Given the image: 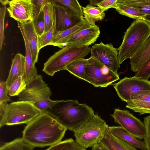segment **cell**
Wrapping results in <instances>:
<instances>
[{
    "mask_svg": "<svg viewBox=\"0 0 150 150\" xmlns=\"http://www.w3.org/2000/svg\"><path fill=\"white\" fill-rule=\"evenodd\" d=\"M67 130L49 114L43 113L27 124L22 138L34 147L51 146L61 141Z\"/></svg>",
    "mask_w": 150,
    "mask_h": 150,
    "instance_id": "obj_1",
    "label": "cell"
},
{
    "mask_svg": "<svg viewBox=\"0 0 150 150\" xmlns=\"http://www.w3.org/2000/svg\"><path fill=\"white\" fill-rule=\"evenodd\" d=\"M57 33L55 24L48 31L44 33L38 37V48L39 50L44 47L49 45L54 36Z\"/></svg>",
    "mask_w": 150,
    "mask_h": 150,
    "instance_id": "obj_32",
    "label": "cell"
},
{
    "mask_svg": "<svg viewBox=\"0 0 150 150\" xmlns=\"http://www.w3.org/2000/svg\"><path fill=\"white\" fill-rule=\"evenodd\" d=\"M130 101L139 102L150 101V91L143 90L134 94L131 96L129 102Z\"/></svg>",
    "mask_w": 150,
    "mask_h": 150,
    "instance_id": "obj_35",
    "label": "cell"
},
{
    "mask_svg": "<svg viewBox=\"0 0 150 150\" xmlns=\"http://www.w3.org/2000/svg\"><path fill=\"white\" fill-rule=\"evenodd\" d=\"M108 150H138L112 135L108 131L100 142Z\"/></svg>",
    "mask_w": 150,
    "mask_h": 150,
    "instance_id": "obj_21",
    "label": "cell"
},
{
    "mask_svg": "<svg viewBox=\"0 0 150 150\" xmlns=\"http://www.w3.org/2000/svg\"><path fill=\"white\" fill-rule=\"evenodd\" d=\"M134 76L142 79L148 80L150 77V58L142 68L135 73Z\"/></svg>",
    "mask_w": 150,
    "mask_h": 150,
    "instance_id": "obj_38",
    "label": "cell"
},
{
    "mask_svg": "<svg viewBox=\"0 0 150 150\" xmlns=\"http://www.w3.org/2000/svg\"><path fill=\"white\" fill-rule=\"evenodd\" d=\"M21 23L28 41L32 54L33 63L35 65L38 60L40 51L38 48V37L32 21Z\"/></svg>",
    "mask_w": 150,
    "mask_h": 150,
    "instance_id": "obj_17",
    "label": "cell"
},
{
    "mask_svg": "<svg viewBox=\"0 0 150 150\" xmlns=\"http://www.w3.org/2000/svg\"><path fill=\"white\" fill-rule=\"evenodd\" d=\"M108 126L97 114L74 131L75 142L86 149L100 142L108 131Z\"/></svg>",
    "mask_w": 150,
    "mask_h": 150,
    "instance_id": "obj_6",
    "label": "cell"
},
{
    "mask_svg": "<svg viewBox=\"0 0 150 150\" xmlns=\"http://www.w3.org/2000/svg\"><path fill=\"white\" fill-rule=\"evenodd\" d=\"M100 34V28L97 25L84 29L67 40L62 48L67 46H89L95 43Z\"/></svg>",
    "mask_w": 150,
    "mask_h": 150,
    "instance_id": "obj_14",
    "label": "cell"
},
{
    "mask_svg": "<svg viewBox=\"0 0 150 150\" xmlns=\"http://www.w3.org/2000/svg\"><path fill=\"white\" fill-rule=\"evenodd\" d=\"M1 3L3 5L6 6L7 4H9L10 1L8 0H1L0 1Z\"/></svg>",
    "mask_w": 150,
    "mask_h": 150,
    "instance_id": "obj_43",
    "label": "cell"
},
{
    "mask_svg": "<svg viewBox=\"0 0 150 150\" xmlns=\"http://www.w3.org/2000/svg\"><path fill=\"white\" fill-rule=\"evenodd\" d=\"M117 4L115 9L120 14L136 20H144V17L146 15V14L133 8L120 4Z\"/></svg>",
    "mask_w": 150,
    "mask_h": 150,
    "instance_id": "obj_26",
    "label": "cell"
},
{
    "mask_svg": "<svg viewBox=\"0 0 150 150\" xmlns=\"http://www.w3.org/2000/svg\"><path fill=\"white\" fill-rule=\"evenodd\" d=\"M113 85L118 96L127 103L130 101L131 96L134 94L142 91H150V81L134 76L126 77Z\"/></svg>",
    "mask_w": 150,
    "mask_h": 150,
    "instance_id": "obj_10",
    "label": "cell"
},
{
    "mask_svg": "<svg viewBox=\"0 0 150 150\" xmlns=\"http://www.w3.org/2000/svg\"><path fill=\"white\" fill-rule=\"evenodd\" d=\"M92 26L84 19L82 22L71 28L64 31L57 32L49 45L62 48L65 42L73 35L83 30Z\"/></svg>",
    "mask_w": 150,
    "mask_h": 150,
    "instance_id": "obj_16",
    "label": "cell"
},
{
    "mask_svg": "<svg viewBox=\"0 0 150 150\" xmlns=\"http://www.w3.org/2000/svg\"><path fill=\"white\" fill-rule=\"evenodd\" d=\"M82 9L85 20L91 26H95L96 22L103 20L105 17L104 11L90 4L82 7Z\"/></svg>",
    "mask_w": 150,
    "mask_h": 150,
    "instance_id": "obj_22",
    "label": "cell"
},
{
    "mask_svg": "<svg viewBox=\"0 0 150 150\" xmlns=\"http://www.w3.org/2000/svg\"><path fill=\"white\" fill-rule=\"evenodd\" d=\"M23 36L25 44V69L23 79L27 84L33 79L38 75L37 70L33 63L31 52L29 48L28 41L21 23L17 22Z\"/></svg>",
    "mask_w": 150,
    "mask_h": 150,
    "instance_id": "obj_15",
    "label": "cell"
},
{
    "mask_svg": "<svg viewBox=\"0 0 150 150\" xmlns=\"http://www.w3.org/2000/svg\"><path fill=\"white\" fill-rule=\"evenodd\" d=\"M85 72V81L96 87H106L119 79L118 74L91 56L88 59Z\"/></svg>",
    "mask_w": 150,
    "mask_h": 150,
    "instance_id": "obj_8",
    "label": "cell"
},
{
    "mask_svg": "<svg viewBox=\"0 0 150 150\" xmlns=\"http://www.w3.org/2000/svg\"><path fill=\"white\" fill-rule=\"evenodd\" d=\"M117 3L136 9L146 15L150 14V0H117Z\"/></svg>",
    "mask_w": 150,
    "mask_h": 150,
    "instance_id": "obj_24",
    "label": "cell"
},
{
    "mask_svg": "<svg viewBox=\"0 0 150 150\" xmlns=\"http://www.w3.org/2000/svg\"><path fill=\"white\" fill-rule=\"evenodd\" d=\"M92 150H108L100 143L93 146Z\"/></svg>",
    "mask_w": 150,
    "mask_h": 150,
    "instance_id": "obj_41",
    "label": "cell"
},
{
    "mask_svg": "<svg viewBox=\"0 0 150 150\" xmlns=\"http://www.w3.org/2000/svg\"><path fill=\"white\" fill-rule=\"evenodd\" d=\"M53 2L57 32L71 28L82 22L84 17L76 15L67 9Z\"/></svg>",
    "mask_w": 150,
    "mask_h": 150,
    "instance_id": "obj_12",
    "label": "cell"
},
{
    "mask_svg": "<svg viewBox=\"0 0 150 150\" xmlns=\"http://www.w3.org/2000/svg\"><path fill=\"white\" fill-rule=\"evenodd\" d=\"M7 8L10 16L21 23L32 21L33 7L32 0H12Z\"/></svg>",
    "mask_w": 150,
    "mask_h": 150,
    "instance_id": "obj_13",
    "label": "cell"
},
{
    "mask_svg": "<svg viewBox=\"0 0 150 150\" xmlns=\"http://www.w3.org/2000/svg\"><path fill=\"white\" fill-rule=\"evenodd\" d=\"M52 94L42 76L38 75L27 83L25 89L18 98L19 100L30 102L43 113H47L58 100H51L50 97Z\"/></svg>",
    "mask_w": 150,
    "mask_h": 150,
    "instance_id": "obj_4",
    "label": "cell"
},
{
    "mask_svg": "<svg viewBox=\"0 0 150 150\" xmlns=\"http://www.w3.org/2000/svg\"><path fill=\"white\" fill-rule=\"evenodd\" d=\"M126 107L134 112L142 115L146 113L150 114V101L139 102L130 101L127 102Z\"/></svg>",
    "mask_w": 150,
    "mask_h": 150,
    "instance_id": "obj_31",
    "label": "cell"
},
{
    "mask_svg": "<svg viewBox=\"0 0 150 150\" xmlns=\"http://www.w3.org/2000/svg\"><path fill=\"white\" fill-rule=\"evenodd\" d=\"M111 116L115 123L128 132L139 139H144L146 132L144 123L129 111L115 108Z\"/></svg>",
    "mask_w": 150,
    "mask_h": 150,
    "instance_id": "obj_9",
    "label": "cell"
},
{
    "mask_svg": "<svg viewBox=\"0 0 150 150\" xmlns=\"http://www.w3.org/2000/svg\"><path fill=\"white\" fill-rule=\"evenodd\" d=\"M91 56L96 58L101 63L115 73L120 67L118 58V49L111 43L104 44L102 42L95 44L91 48Z\"/></svg>",
    "mask_w": 150,
    "mask_h": 150,
    "instance_id": "obj_11",
    "label": "cell"
},
{
    "mask_svg": "<svg viewBox=\"0 0 150 150\" xmlns=\"http://www.w3.org/2000/svg\"><path fill=\"white\" fill-rule=\"evenodd\" d=\"M91 48L88 46H66L50 57L44 63L42 71L53 76L55 73L65 70L66 67L73 61L84 58L91 52Z\"/></svg>",
    "mask_w": 150,
    "mask_h": 150,
    "instance_id": "obj_7",
    "label": "cell"
},
{
    "mask_svg": "<svg viewBox=\"0 0 150 150\" xmlns=\"http://www.w3.org/2000/svg\"><path fill=\"white\" fill-rule=\"evenodd\" d=\"M144 20L150 24V14L146 15L144 17Z\"/></svg>",
    "mask_w": 150,
    "mask_h": 150,
    "instance_id": "obj_42",
    "label": "cell"
},
{
    "mask_svg": "<svg viewBox=\"0 0 150 150\" xmlns=\"http://www.w3.org/2000/svg\"><path fill=\"white\" fill-rule=\"evenodd\" d=\"M61 6L66 8L73 14L83 17L82 7L77 0H53Z\"/></svg>",
    "mask_w": 150,
    "mask_h": 150,
    "instance_id": "obj_28",
    "label": "cell"
},
{
    "mask_svg": "<svg viewBox=\"0 0 150 150\" xmlns=\"http://www.w3.org/2000/svg\"><path fill=\"white\" fill-rule=\"evenodd\" d=\"M8 88L6 82L1 81L0 82V103L11 101L8 96Z\"/></svg>",
    "mask_w": 150,
    "mask_h": 150,
    "instance_id": "obj_40",
    "label": "cell"
},
{
    "mask_svg": "<svg viewBox=\"0 0 150 150\" xmlns=\"http://www.w3.org/2000/svg\"><path fill=\"white\" fill-rule=\"evenodd\" d=\"M34 148L22 138H19L4 144L1 146L0 150H34Z\"/></svg>",
    "mask_w": 150,
    "mask_h": 150,
    "instance_id": "obj_27",
    "label": "cell"
},
{
    "mask_svg": "<svg viewBox=\"0 0 150 150\" xmlns=\"http://www.w3.org/2000/svg\"><path fill=\"white\" fill-rule=\"evenodd\" d=\"M25 69V57L20 53H17L12 60L10 70L6 81L8 88L13 82L18 77H23Z\"/></svg>",
    "mask_w": 150,
    "mask_h": 150,
    "instance_id": "obj_20",
    "label": "cell"
},
{
    "mask_svg": "<svg viewBox=\"0 0 150 150\" xmlns=\"http://www.w3.org/2000/svg\"><path fill=\"white\" fill-rule=\"evenodd\" d=\"M150 36V24L143 20H135L125 32L118 49L120 64L131 58Z\"/></svg>",
    "mask_w": 150,
    "mask_h": 150,
    "instance_id": "obj_3",
    "label": "cell"
},
{
    "mask_svg": "<svg viewBox=\"0 0 150 150\" xmlns=\"http://www.w3.org/2000/svg\"><path fill=\"white\" fill-rule=\"evenodd\" d=\"M143 123L146 132L143 142L146 150H150V114L144 118Z\"/></svg>",
    "mask_w": 150,
    "mask_h": 150,
    "instance_id": "obj_39",
    "label": "cell"
},
{
    "mask_svg": "<svg viewBox=\"0 0 150 150\" xmlns=\"http://www.w3.org/2000/svg\"><path fill=\"white\" fill-rule=\"evenodd\" d=\"M87 62L88 59H77L68 64L66 67L65 70L79 79L85 81V69Z\"/></svg>",
    "mask_w": 150,
    "mask_h": 150,
    "instance_id": "obj_23",
    "label": "cell"
},
{
    "mask_svg": "<svg viewBox=\"0 0 150 150\" xmlns=\"http://www.w3.org/2000/svg\"><path fill=\"white\" fill-rule=\"evenodd\" d=\"M32 21L38 37L41 36L44 33L45 29L43 11Z\"/></svg>",
    "mask_w": 150,
    "mask_h": 150,
    "instance_id": "obj_34",
    "label": "cell"
},
{
    "mask_svg": "<svg viewBox=\"0 0 150 150\" xmlns=\"http://www.w3.org/2000/svg\"><path fill=\"white\" fill-rule=\"evenodd\" d=\"M48 113L67 129L74 132L94 115L93 109L77 100H59L48 111Z\"/></svg>",
    "mask_w": 150,
    "mask_h": 150,
    "instance_id": "obj_2",
    "label": "cell"
},
{
    "mask_svg": "<svg viewBox=\"0 0 150 150\" xmlns=\"http://www.w3.org/2000/svg\"><path fill=\"white\" fill-rule=\"evenodd\" d=\"M46 150H86L77 144L72 138H69L50 146Z\"/></svg>",
    "mask_w": 150,
    "mask_h": 150,
    "instance_id": "obj_29",
    "label": "cell"
},
{
    "mask_svg": "<svg viewBox=\"0 0 150 150\" xmlns=\"http://www.w3.org/2000/svg\"><path fill=\"white\" fill-rule=\"evenodd\" d=\"M43 12L45 22V33L55 24V14L52 0H50L45 6Z\"/></svg>",
    "mask_w": 150,
    "mask_h": 150,
    "instance_id": "obj_25",
    "label": "cell"
},
{
    "mask_svg": "<svg viewBox=\"0 0 150 150\" xmlns=\"http://www.w3.org/2000/svg\"><path fill=\"white\" fill-rule=\"evenodd\" d=\"M26 83L22 76L18 77L8 89V94L10 96H18L26 88Z\"/></svg>",
    "mask_w": 150,
    "mask_h": 150,
    "instance_id": "obj_30",
    "label": "cell"
},
{
    "mask_svg": "<svg viewBox=\"0 0 150 150\" xmlns=\"http://www.w3.org/2000/svg\"><path fill=\"white\" fill-rule=\"evenodd\" d=\"M117 0H90L89 1L90 4L93 6H97L105 11L110 8L116 9L117 6Z\"/></svg>",
    "mask_w": 150,
    "mask_h": 150,
    "instance_id": "obj_33",
    "label": "cell"
},
{
    "mask_svg": "<svg viewBox=\"0 0 150 150\" xmlns=\"http://www.w3.org/2000/svg\"><path fill=\"white\" fill-rule=\"evenodd\" d=\"M150 58V36L130 59L131 69L137 72L143 66Z\"/></svg>",
    "mask_w": 150,
    "mask_h": 150,
    "instance_id": "obj_18",
    "label": "cell"
},
{
    "mask_svg": "<svg viewBox=\"0 0 150 150\" xmlns=\"http://www.w3.org/2000/svg\"><path fill=\"white\" fill-rule=\"evenodd\" d=\"M49 1L50 0H32L33 7V19L36 18L43 11L45 6Z\"/></svg>",
    "mask_w": 150,
    "mask_h": 150,
    "instance_id": "obj_37",
    "label": "cell"
},
{
    "mask_svg": "<svg viewBox=\"0 0 150 150\" xmlns=\"http://www.w3.org/2000/svg\"><path fill=\"white\" fill-rule=\"evenodd\" d=\"M108 131L112 135L136 148L146 150L143 142L128 132L120 126H109Z\"/></svg>",
    "mask_w": 150,
    "mask_h": 150,
    "instance_id": "obj_19",
    "label": "cell"
},
{
    "mask_svg": "<svg viewBox=\"0 0 150 150\" xmlns=\"http://www.w3.org/2000/svg\"><path fill=\"white\" fill-rule=\"evenodd\" d=\"M42 111L32 103L18 100L7 103L4 111L0 112V127L4 125L28 124Z\"/></svg>",
    "mask_w": 150,
    "mask_h": 150,
    "instance_id": "obj_5",
    "label": "cell"
},
{
    "mask_svg": "<svg viewBox=\"0 0 150 150\" xmlns=\"http://www.w3.org/2000/svg\"><path fill=\"white\" fill-rule=\"evenodd\" d=\"M3 6L0 8V50L2 49L3 42L5 39L4 23L5 16L7 9L6 6Z\"/></svg>",
    "mask_w": 150,
    "mask_h": 150,
    "instance_id": "obj_36",
    "label": "cell"
}]
</instances>
